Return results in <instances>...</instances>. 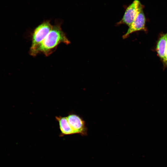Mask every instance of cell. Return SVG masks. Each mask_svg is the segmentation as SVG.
<instances>
[{
  "instance_id": "6da1fadb",
  "label": "cell",
  "mask_w": 167,
  "mask_h": 167,
  "mask_svg": "<svg viewBox=\"0 0 167 167\" xmlns=\"http://www.w3.org/2000/svg\"><path fill=\"white\" fill-rule=\"evenodd\" d=\"M62 21L56 20L50 32L43 41L34 48L29 49V54L33 57L42 53L48 56L56 50L58 45L63 43L68 45L70 41L61 28Z\"/></svg>"
},
{
  "instance_id": "7a4b0ae2",
  "label": "cell",
  "mask_w": 167,
  "mask_h": 167,
  "mask_svg": "<svg viewBox=\"0 0 167 167\" xmlns=\"http://www.w3.org/2000/svg\"><path fill=\"white\" fill-rule=\"evenodd\" d=\"M50 22L48 20L44 21L34 29L32 34L30 49L34 48L40 44L50 32L53 27Z\"/></svg>"
},
{
  "instance_id": "3957f363",
  "label": "cell",
  "mask_w": 167,
  "mask_h": 167,
  "mask_svg": "<svg viewBox=\"0 0 167 167\" xmlns=\"http://www.w3.org/2000/svg\"><path fill=\"white\" fill-rule=\"evenodd\" d=\"M142 9V6L140 1L138 0H134L127 8L122 18L116 24L117 25L124 24L129 26Z\"/></svg>"
},
{
  "instance_id": "277c9868",
  "label": "cell",
  "mask_w": 167,
  "mask_h": 167,
  "mask_svg": "<svg viewBox=\"0 0 167 167\" xmlns=\"http://www.w3.org/2000/svg\"><path fill=\"white\" fill-rule=\"evenodd\" d=\"M66 117L74 134H79L82 135H87L88 128L85 122L79 115L71 113Z\"/></svg>"
},
{
  "instance_id": "5b68a950",
  "label": "cell",
  "mask_w": 167,
  "mask_h": 167,
  "mask_svg": "<svg viewBox=\"0 0 167 167\" xmlns=\"http://www.w3.org/2000/svg\"><path fill=\"white\" fill-rule=\"evenodd\" d=\"M145 17L142 9L139 13L134 21L129 26L126 32L122 36V38H126L133 32L140 31H145Z\"/></svg>"
},
{
  "instance_id": "8992f818",
  "label": "cell",
  "mask_w": 167,
  "mask_h": 167,
  "mask_svg": "<svg viewBox=\"0 0 167 167\" xmlns=\"http://www.w3.org/2000/svg\"><path fill=\"white\" fill-rule=\"evenodd\" d=\"M167 42V32L163 34L158 39L156 46V50L158 55L165 65V53Z\"/></svg>"
},
{
  "instance_id": "52a82bcc",
  "label": "cell",
  "mask_w": 167,
  "mask_h": 167,
  "mask_svg": "<svg viewBox=\"0 0 167 167\" xmlns=\"http://www.w3.org/2000/svg\"><path fill=\"white\" fill-rule=\"evenodd\" d=\"M55 118L58 123L61 132L59 135L60 137L74 134L66 117L56 116Z\"/></svg>"
},
{
  "instance_id": "ba28073f",
  "label": "cell",
  "mask_w": 167,
  "mask_h": 167,
  "mask_svg": "<svg viewBox=\"0 0 167 167\" xmlns=\"http://www.w3.org/2000/svg\"><path fill=\"white\" fill-rule=\"evenodd\" d=\"M165 65L166 66V67H167V42L166 48V49H165Z\"/></svg>"
}]
</instances>
